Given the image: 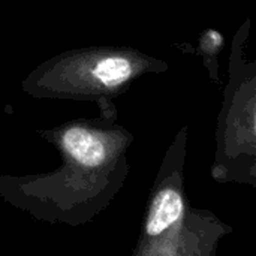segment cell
<instances>
[{
	"mask_svg": "<svg viewBox=\"0 0 256 256\" xmlns=\"http://www.w3.org/2000/svg\"><path fill=\"white\" fill-rule=\"evenodd\" d=\"M189 128L171 142L150 194L138 256H214L232 228L207 208H195L186 195L184 165Z\"/></svg>",
	"mask_w": 256,
	"mask_h": 256,
	"instance_id": "6da1fadb",
	"label": "cell"
},
{
	"mask_svg": "<svg viewBox=\"0 0 256 256\" xmlns=\"http://www.w3.org/2000/svg\"><path fill=\"white\" fill-rule=\"evenodd\" d=\"M249 34L248 18L231 44L210 176L219 184L232 183L256 190V60L248 54Z\"/></svg>",
	"mask_w": 256,
	"mask_h": 256,
	"instance_id": "3957f363",
	"label": "cell"
},
{
	"mask_svg": "<svg viewBox=\"0 0 256 256\" xmlns=\"http://www.w3.org/2000/svg\"><path fill=\"white\" fill-rule=\"evenodd\" d=\"M168 63L132 48L68 51L40 64L22 82L36 98L110 100L146 74H160Z\"/></svg>",
	"mask_w": 256,
	"mask_h": 256,
	"instance_id": "7a4b0ae2",
	"label": "cell"
},
{
	"mask_svg": "<svg viewBox=\"0 0 256 256\" xmlns=\"http://www.w3.org/2000/svg\"><path fill=\"white\" fill-rule=\"evenodd\" d=\"M225 46V36L216 28H206L198 38L196 52L202 58L212 81L219 82V56Z\"/></svg>",
	"mask_w": 256,
	"mask_h": 256,
	"instance_id": "5b68a950",
	"label": "cell"
},
{
	"mask_svg": "<svg viewBox=\"0 0 256 256\" xmlns=\"http://www.w3.org/2000/svg\"><path fill=\"white\" fill-rule=\"evenodd\" d=\"M66 160L87 170L126 166L124 152L134 136L123 128H96L86 123H69L48 134Z\"/></svg>",
	"mask_w": 256,
	"mask_h": 256,
	"instance_id": "277c9868",
	"label": "cell"
}]
</instances>
